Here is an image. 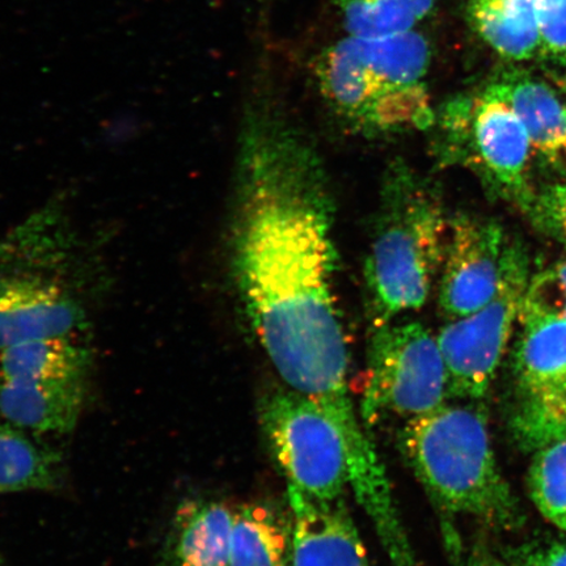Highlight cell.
Returning a JSON list of instances; mask_svg holds the SVG:
<instances>
[{
	"label": "cell",
	"instance_id": "9",
	"mask_svg": "<svg viewBox=\"0 0 566 566\" xmlns=\"http://www.w3.org/2000/svg\"><path fill=\"white\" fill-rule=\"evenodd\" d=\"M438 126L437 151L444 161L470 167L505 192L525 190L533 145L520 117L490 88L446 105Z\"/></svg>",
	"mask_w": 566,
	"mask_h": 566
},
{
	"label": "cell",
	"instance_id": "21",
	"mask_svg": "<svg viewBox=\"0 0 566 566\" xmlns=\"http://www.w3.org/2000/svg\"><path fill=\"white\" fill-rule=\"evenodd\" d=\"M527 484L537 512L566 533V438L535 450Z\"/></svg>",
	"mask_w": 566,
	"mask_h": 566
},
{
	"label": "cell",
	"instance_id": "7",
	"mask_svg": "<svg viewBox=\"0 0 566 566\" xmlns=\"http://www.w3.org/2000/svg\"><path fill=\"white\" fill-rule=\"evenodd\" d=\"M259 412L269 450L287 485L315 500H342L350 472L336 424L306 396L290 388L265 396Z\"/></svg>",
	"mask_w": 566,
	"mask_h": 566
},
{
	"label": "cell",
	"instance_id": "15",
	"mask_svg": "<svg viewBox=\"0 0 566 566\" xmlns=\"http://www.w3.org/2000/svg\"><path fill=\"white\" fill-rule=\"evenodd\" d=\"M488 88L520 117L535 150L549 158L566 150V106L548 84L509 75Z\"/></svg>",
	"mask_w": 566,
	"mask_h": 566
},
{
	"label": "cell",
	"instance_id": "27",
	"mask_svg": "<svg viewBox=\"0 0 566 566\" xmlns=\"http://www.w3.org/2000/svg\"><path fill=\"white\" fill-rule=\"evenodd\" d=\"M457 566H518L514 564L513 558L501 556L486 546H476L469 555L462 557Z\"/></svg>",
	"mask_w": 566,
	"mask_h": 566
},
{
	"label": "cell",
	"instance_id": "5",
	"mask_svg": "<svg viewBox=\"0 0 566 566\" xmlns=\"http://www.w3.org/2000/svg\"><path fill=\"white\" fill-rule=\"evenodd\" d=\"M399 448L442 512L504 530L521 525L520 502L495 459L483 408L443 405L413 417L400 430Z\"/></svg>",
	"mask_w": 566,
	"mask_h": 566
},
{
	"label": "cell",
	"instance_id": "20",
	"mask_svg": "<svg viewBox=\"0 0 566 566\" xmlns=\"http://www.w3.org/2000/svg\"><path fill=\"white\" fill-rule=\"evenodd\" d=\"M352 35L413 31L433 10L436 0H335Z\"/></svg>",
	"mask_w": 566,
	"mask_h": 566
},
{
	"label": "cell",
	"instance_id": "26",
	"mask_svg": "<svg viewBox=\"0 0 566 566\" xmlns=\"http://www.w3.org/2000/svg\"><path fill=\"white\" fill-rule=\"evenodd\" d=\"M549 222L566 243V186L552 190L546 201Z\"/></svg>",
	"mask_w": 566,
	"mask_h": 566
},
{
	"label": "cell",
	"instance_id": "10",
	"mask_svg": "<svg viewBox=\"0 0 566 566\" xmlns=\"http://www.w3.org/2000/svg\"><path fill=\"white\" fill-rule=\"evenodd\" d=\"M505 250L497 222L469 216L450 219L440 282L444 316L451 321L469 316L493 298Z\"/></svg>",
	"mask_w": 566,
	"mask_h": 566
},
{
	"label": "cell",
	"instance_id": "19",
	"mask_svg": "<svg viewBox=\"0 0 566 566\" xmlns=\"http://www.w3.org/2000/svg\"><path fill=\"white\" fill-rule=\"evenodd\" d=\"M60 478L61 459L54 451L0 422V493L52 490Z\"/></svg>",
	"mask_w": 566,
	"mask_h": 566
},
{
	"label": "cell",
	"instance_id": "3",
	"mask_svg": "<svg viewBox=\"0 0 566 566\" xmlns=\"http://www.w3.org/2000/svg\"><path fill=\"white\" fill-rule=\"evenodd\" d=\"M430 56L428 40L415 31L349 34L317 60L318 87L357 130H427L437 117L424 83Z\"/></svg>",
	"mask_w": 566,
	"mask_h": 566
},
{
	"label": "cell",
	"instance_id": "28",
	"mask_svg": "<svg viewBox=\"0 0 566 566\" xmlns=\"http://www.w3.org/2000/svg\"><path fill=\"white\" fill-rule=\"evenodd\" d=\"M525 2L539 4V3H541V0H525Z\"/></svg>",
	"mask_w": 566,
	"mask_h": 566
},
{
	"label": "cell",
	"instance_id": "6",
	"mask_svg": "<svg viewBox=\"0 0 566 566\" xmlns=\"http://www.w3.org/2000/svg\"><path fill=\"white\" fill-rule=\"evenodd\" d=\"M449 396L448 373L437 337L419 322L374 329L359 413L366 427L381 415L413 417L433 412Z\"/></svg>",
	"mask_w": 566,
	"mask_h": 566
},
{
	"label": "cell",
	"instance_id": "16",
	"mask_svg": "<svg viewBox=\"0 0 566 566\" xmlns=\"http://www.w3.org/2000/svg\"><path fill=\"white\" fill-rule=\"evenodd\" d=\"M515 371L525 396L566 384V318L520 315Z\"/></svg>",
	"mask_w": 566,
	"mask_h": 566
},
{
	"label": "cell",
	"instance_id": "22",
	"mask_svg": "<svg viewBox=\"0 0 566 566\" xmlns=\"http://www.w3.org/2000/svg\"><path fill=\"white\" fill-rule=\"evenodd\" d=\"M513 422L516 437L530 450L566 438V384L525 396Z\"/></svg>",
	"mask_w": 566,
	"mask_h": 566
},
{
	"label": "cell",
	"instance_id": "24",
	"mask_svg": "<svg viewBox=\"0 0 566 566\" xmlns=\"http://www.w3.org/2000/svg\"><path fill=\"white\" fill-rule=\"evenodd\" d=\"M539 31L542 59L566 63V0H541Z\"/></svg>",
	"mask_w": 566,
	"mask_h": 566
},
{
	"label": "cell",
	"instance_id": "13",
	"mask_svg": "<svg viewBox=\"0 0 566 566\" xmlns=\"http://www.w3.org/2000/svg\"><path fill=\"white\" fill-rule=\"evenodd\" d=\"M233 515L216 501H189L175 514L160 566H229Z\"/></svg>",
	"mask_w": 566,
	"mask_h": 566
},
{
	"label": "cell",
	"instance_id": "8",
	"mask_svg": "<svg viewBox=\"0 0 566 566\" xmlns=\"http://www.w3.org/2000/svg\"><path fill=\"white\" fill-rule=\"evenodd\" d=\"M528 261L520 245L506 247L497 292L483 308L455 318L437 336L448 373L449 396L483 399L490 389L520 317L530 282Z\"/></svg>",
	"mask_w": 566,
	"mask_h": 566
},
{
	"label": "cell",
	"instance_id": "18",
	"mask_svg": "<svg viewBox=\"0 0 566 566\" xmlns=\"http://www.w3.org/2000/svg\"><path fill=\"white\" fill-rule=\"evenodd\" d=\"M539 6L523 0H471L473 30L493 51L509 61H527L539 54Z\"/></svg>",
	"mask_w": 566,
	"mask_h": 566
},
{
	"label": "cell",
	"instance_id": "14",
	"mask_svg": "<svg viewBox=\"0 0 566 566\" xmlns=\"http://www.w3.org/2000/svg\"><path fill=\"white\" fill-rule=\"evenodd\" d=\"M92 354L80 336L33 339L0 352V379L44 381L86 380Z\"/></svg>",
	"mask_w": 566,
	"mask_h": 566
},
{
	"label": "cell",
	"instance_id": "1",
	"mask_svg": "<svg viewBox=\"0 0 566 566\" xmlns=\"http://www.w3.org/2000/svg\"><path fill=\"white\" fill-rule=\"evenodd\" d=\"M335 208L313 145L281 119L254 117L240 146L231 264L254 336L293 391L348 388L335 295Z\"/></svg>",
	"mask_w": 566,
	"mask_h": 566
},
{
	"label": "cell",
	"instance_id": "2",
	"mask_svg": "<svg viewBox=\"0 0 566 566\" xmlns=\"http://www.w3.org/2000/svg\"><path fill=\"white\" fill-rule=\"evenodd\" d=\"M59 212L44 210L0 239V352L80 335L88 322V271Z\"/></svg>",
	"mask_w": 566,
	"mask_h": 566
},
{
	"label": "cell",
	"instance_id": "11",
	"mask_svg": "<svg viewBox=\"0 0 566 566\" xmlns=\"http://www.w3.org/2000/svg\"><path fill=\"white\" fill-rule=\"evenodd\" d=\"M292 566H371L343 501H321L287 485Z\"/></svg>",
	"mask_w": 566,
	"mask_h": 566
},
{
	"label": "cell",
	"instance_id": "4",
	"mask_svg": "<svg viewBox=\"0 0 566 566\" xmlns=\"http://www.w3.org/2000/svg\"><path fill=\"white\" fill-rule=\"evenodd\" d=\"M449 223L428 179L399 161L388 168L365 263L374 329L427 303L442 268Z\"/></svg>",
	"mask_w": 566,
	"mask_h": 566
},
{
	"label": "cell",
	"instance_id": "23",
	"mask_svg": "<svg viewBox=\"0 0 566 566\" xmlns=\"http://www.w3.org/2000/svg\"><path fill=\"white\" fill-rule=\"evenodd\" d=\"M520 315L566 318V260L530 279Z\"/></svg>",
	"mask_w": 566,
	"mask_h": 566
},
{
	"label": "cell",
	"instance_id": "29",
	"mask_svg": "<svg viewBox=\"0 0 566 566\" xmlns=\"http://www.w3.org/2000/svg\"><path fill=\"white\" fill-rule=\"evenodd\" d=\"M0 566H4V564L2 563V560H0Z\"/></svg>",
	"mask_w": 566,
	"mask_h": 566
},
{
	"label": "cell",
	"instance_id": "12",
	"mask_svg": "<svg viewBox=\"0 0 566 566\" xmlns=\"http://www.w3.org/2000/svg\"><path fill=\"white\" fill-rule=\"evenodd\" d=\"M84 399V380L44 384L0 379V415L12 427L33 433H70L80 421Z\"/></svg>",
	"mask_w": 566,
	"mask_h": 566
},
{
	"label": "cell",
	"instance_id": "17",
	"mask_svg": "<svg viewBox=\"0 0 566 566\" xmlns=\"http://www.w3.org/2000/svg\"><path fill=\"white\" fill-rule=\"evenodd\" d=\"M293 522L263 502L240 506L233 515L229 566H289Z\"/></svg>",
	"mask_w": 566,
	"mask_h": 566
},
{
	"label": "cell",
	"instance_id": "25",
	"mask_svg": "<svg viewBox=\"0 0 566 566\" xmlns=\"http://www.w3.org/2000/svg\"><path fill=\"white\" fill-rule=\"evenodd\" d=\"M518 566H566V542L551 544L549 547L531 552Z\"/></svg>",
	"mask_w": 566,
	"mask_h": 566
}]
</instances>
